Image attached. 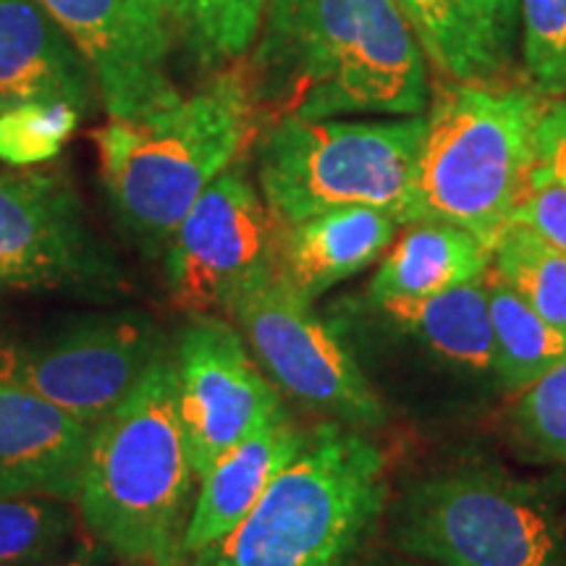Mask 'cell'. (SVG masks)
I'll return each mask as SVG.
<instances>
[{
    "mask_svg": "<svg viewBox=\"0 0 566 566\" xmlns=\"http://www.w3.org/2000/svg\"><path fill=\"white\" fill-rule=\"evenodd\" d=\"M244 74L265 124L428 108L424 55L394 0H268Z\"/></svg>",
    "mask_w": 566,
    "mask_h": 566,
    "instance_id": "cell-1",
    "label": "cell"
},
{
    "mask_svg": "<svg viewBox=\"0 0 566 566\" xmlns=\"http://www.w3.org/2000/svg\"><path fill=\"white\" fill-rule=\"evenodd\" d=\"M174 354L163 352L137 388L92 428L80 506L87 530L129 566H179L195 506Z\"/></svg>",
    "mask_w": 566,
    "mask_h": 566,
    "instance_id": "cell-2",
    "label": "cell"
},
{
    "mask_svg": "<svg viewBox=\"0 0 566 566\" xmlns=\"http://www.w3.org/2000/svg\"><path fill=\"white\" fill-rule=\"evenodd\" d=\"M258 108L244 69H223L195 95L137 118H111L95 137L105 192L139 250L158 254L250 142Z\"/></svg>",
    "mask_w": 566,
    "mask_h": 566,
    "instance_id": "cell-3",
    "label": "cell"
},
{
    "mask_svg": "<svg viewBox=\"0 0 566 566\" xmlns=\"http://www.w3.org/2000/svg\"><path fill=\"white\" fill-rule=\"evenodd\" d=\"M388 504L386 454L354 424L328 420L250 514L189 566H354Z\"/></svg>",
    "mask_w": 566,
    "mask_h": 566,
    "instance_id": "cell-4",
    "label": "cell"
},
{
    "mask_svg": "<svg viewBox=\"0 0 566 566\" xmlns=\"http://www.w3.org/2000/svg\"><path fill=\"white\" fill-rule=\"evenodd\" d=\"M541 108L527 90L454 82L438 92L417 158L412 223H454L493 250L530 189Z\"/></svg>",
    "mask_w": 566,
    "mask_h": 566,
    "instance_id": "cell-5",
    "label": "cell"
},
{
    "mask_svg": "<svg viewBox=\"0 0 566 566\" xmlns=\"http://www.w3.org/2000/svg\"><path fill=\"white\" fill-rule=\"evenodd\" d=\"M424 126L428 113L367 122L275 118L254 145L260 192L281 223L375 208L409 226Z\"/></svg>",
    "mask_w": 566,
    "mask_h": 566,
    "instance_id": "cell-6",
    "label": "cell"
},
{
    "mask_svg": "<svg viewBox=\"0 0 566 566\" xmlns=\"http://www.w3.org/2000/svg\"><path fill=\"white\" fill-rule=\"evenodd\" d=\"M391 530L405 554L438 566H566V512L554 495L483 467L417 483Z\"/></svg>",
    "mask_w": 566,
    "mask_h": 566,
    "instance_id": "cell-7",
    "label": "cell"
},
{
    "mask_svg": "<svg viewBox=\"0 0 566 566\" xmlns=\"http://www.w3.org/2000/svg\"><path fill=\"white\" fill-rule=\"evenodd\" d=\"M239 334L260 370L300 405L354 428H378L386 409L328 323L281 279L265 275L233 302Z\"/></svg>",
    "mask_w": 566,
    "mask_h": 566,
    "instance_id": "cell-8",
    "label": "cell"
},
{
    "mask_svg": "<svg viewBox=\"0 0 566 566\" xmlns=\"http://www.w3.org/2000/svg\"><path fill=\"white\" fill-rule=\"evenodd\" d=\"M279 218L244 166H229L192 205L166 247L171 300L192 317L229 315L275 271Z\"/></svg>",
    "mask_w": 566,
    "mask_h": 566,
    "instance_id": "cell-9",
    "label": "cell"
},
{
    "mask_svg": "<svg viewBox=\"0 0 566 566\" xmlns=\"http://www.w3.org/2000/svg\"><path fill=\"white\" fill-rule=\"evenodd\" d=\"M166 349L160 328L145 313L92 315L42 342L0 346V378L95 428Z\"/></svg>",
    "mask_w": 566,
    "mask_h": 566,
    "instance_id": "cell-10",
    "label": "cell"
},
{
    "mask_svg": "<svg viewBox=\"0 0 566 566\" xmlns=\"http://www.w3.org/2000/svg\"><path fill=\"white\" fill-rule=\"evenodd\" d=\"M124 268L59 174L0 171V289L105 296Z\"/></svg>",
    "mask_w": 566,
    "mask_h": 566,
    "instance_id": "cell-11",
    "label": "cell"
},
{
    "mask_svg": "<svg viewBox=\"0 0 566 566\" xmlns=\"http://www.w3.org/2000/svg\"><path fill=\"white\" fill-rule=\"evenodd\" d=\"M174 367L181 428L197 480L244 438L289 417L279 391L252 363L242 334L218 317H195L181 331Z\"/></svg>",
    "mask_w": 566,
    "mask_h": 566,
    "instance_id": "cell-12",
    "label": "cell"
},
{
    "mask_svg": "<svg viewBox=\"0 0 566 566\" xmlns=\"http://www.w3.org/2000/svg\"><path fill=\"white\" fill-rule=\"evenodd\" d=\"M87 61L111 118L181 101L168 74L174 34L158 0H40Z\"/></svg>",
    "mask_w": 566,
    "mask_h": 566,
    "instance_id": "cell-13",
    "label": "cell"
},
{
    "mask_svg": "<svg viewBox=\"0 0 566 566\" xmlns=\"http://www.w3.org/2000/svg\"><path fill=\"white\" fill-rule=\"evenodd\" d=\"M92 428L30 388L0 378V499H80Z\"/></svg>",
    "mask_w": 566,
    "mask_h": 566,
    "instance_id": "cell-14",
    "label": "cell"
},
{
    "mask_svg": "<svg viewBox=\"0 0 566 566\" xmlns=\"http://www.w3.org/2000/svg\"><path fill=\"white\" fill-rule=\"evenodd\" d=\"M87 61L40 0H0V113L24 103L92 105Z\"/></svg>",
    "mask_w": 566,
    "mask_h": 566,
    "instance_id": "cell-15",
    "label": "cell"
},
{
    "mask_svg": "<svg viewBox=\"0 0 566 566\" xmlns=\"http://www.w3.org/2000/svg\"><path fill=\"white\" fill-rule=\"evenodd\" d=\"M394 216L375 208H336L317 212L296 223L279 221L275 273L304 300L334 289L394 244Z\"/></svg>",
    "mask_w": 566,
    "mask_h": 566,
    "instance_id": "cell-16",
    "label": "cell"
},
{
    "mask_svg": "<svg viewBox=\"0 0 566 566\" xmlns=\"http://www.w3.org/2000/svg\"><path fill=\"white\" fill-rule=\"evenodd\" d=\"M304 441L307 433L286 417L226 451L200 478L184 537L187 558L229 535L263 499L279 472L294 462Z\"/></svg>",
    "mask_w": 566,
    "mask_h": 566,
    "instance_id": "cell-17",
    "label": "cell"
},
{
    "mask_svg": "<svg viewBox=\"0 0 566 566\" xmlns=\"http://www.w3.org/2000/svg\"><path fill=\"white\" fill-rule=\"evenodd\" d=\"M491 271V250L446 221L409 223L375 271L367 286V302L420 300L478 281Z\"/></svg>",
    "mask_w": 566,
    "mask_h": 566,
    "instance_id": "cell-18",
    "label": "cell"
},
{
    "mask_svg": "<svg viewBox=\"0 0 566 566\" xmlns=\"http://www.w3.org/2000/svg\"><path fill=\"white\" fill-rule=\"evenodd\" d=\"M388 325L412 336L438 359L470 373H495L488 275L420 300L370 304Z\"/></svg>",
    "mask_w": 566,
    "mask_h": 566,
    "instance_id": "cell-19",
    "label": "cell"
},
{
    "mask_svg": "<svg viewBox=\"0 0 566 566\" xmlns=\"http://www.w3.org/2000/svg\"><path fill=\"white\" fill-rule=\"evenodd\" d=\"M495 375L509 391H525L566 359V334L543 321L493 271H488Z\"/></svg>",
    "mask_w": 566,
    "mask_h": 566,
    "instance_id": "cell-20",
    "label": "cell"
},
{
    "mask_svg": "<svg viewBox=\"0 0 566 566\" xmlns=\"http://www.w3.org/2000/svg\"><path fill=\"white\" fill-rule=\"evenodd\" d=\"M415 38L451 82L483 84L506 66L485 34L467 17L462 0H394Z\"/></svg>",
    "mask_w": 566,
    "mask_h": 566,
    "instance_id": "cell-21",
    "label": "cell"
},
{
    "mask_svg": "<svg viewBox=\"0 0 566 566\" xmlns=\"http://www.w3.org/2000/svg\"><path fill=\"white\" fill-rule=\"evenodd\" d=\"M176 42L205 69L239 61L263 27L268 0H158Z\"/></svg>",
    "mask_w": 566,
    "mask_h": 566,
    "instance_id": "cell-22",
    "label": "cell"
},
{
    "mask_svg": "<svg viewBox=\"0 0 566 566\" xmlns=\"http://www.w3.org/2000/svg\"><path fill=\"white\" fill-rule=\"evenodd\" d=\"M82 512L53 495L0 499V566H45L82 541Z\"/></svg>",
    "mask_w": 566,
    "mask_h": 566,
    "instance_id": "cell-23",
    "label": "cell"
},
{
    "mask_svg": "<svg viewBox=\"0 0 566 566\" xmlns=\"http://www.w3.org/2000/svg\"><path fill=\"white\" fill-rule=\"evenodd\" d=\"M491 271L543 321L566 334V254L520 223H509L491 250Z\"/></svg>",
    "mask_w": 566,
    "mask_h": 566,
    "instance_id": "cell-24",
    "label": "cell"
},
{
    "mask_svg": "<svg viewBox=\"0 0 566 566\" xmlns=\"http://www.w3.org/2000/svg\"><path fill=\"white\" fill-rule=\"evenodd\" d=\"M82 113L69 103H24L0 113V160L38 166L55 158L80 126Z\"/></svg>",
    "mask_w": 566,
    "mask_h": 566,
    "instance_id": "cell-25",
    "label": "cell"
},
{
    "mask_svg": "<svg viewBox=\"0 0 566 566\" xmlns=\"http://www.w3.org/2000/svg\"><path fill=\"white\" fill-rule=\"evenodd\" d=\"M525 69L546 97H566V0H520Z\"/></svg>",
    "mask_w": 566,
    "mask_h": 566,
    "instance_id": "cell-26",
    "label": "cell"
},
{
    "mask_svg": "<svg viewBox=\"0 0 566 566\" xmlns=\"http://www.w3.org/2000/svg\"><path fill=\"white\" fill-rule=\"evenodd\" d=\"M514 424L537 454L566 462V359L525 388Z\"/></svg>",
    "mask_w": 566,
    "mask_h": 566,
    "instance_id": "cell-27",
    "label": "cell"
},
{
    "mask_svg": "<svg viewBox=\"0 0 566 566\" xmlns=\"http://www.w3.org/2000/svg\"><path fill=\"white\" fill-rule=\"evenodd\" d=\"M533 171L530 187L564 184L566 187V97H554L541 108L533 137Z\"/></svg>",
    "mask_w": 566,
    "mask_h": 566,
    "instance_id": "cell-28",
    "label": "cell"
},
{
    "mask_svg": "<svg viewBox=\"0 0 566 566\" xmlns=\"http://www.w3.org/2000/svg\"><path fill=\"white\" fill-rule=\"evenodd\" d=\"M512 223L525 226L566 254V187L564 184H537L530 187L516 205Z\"/></svg>",
    "mask_w": 566,
    "mask_h": 566,
    "instance_id": "cell-29",
    "label": "cell"
},
{
    "mask_svg": "<svg viewBox=\"0 0 566 566\" xmlns=\"http://www.w3.org/2000/svg\"><path fill=\"white\" fill-rule=\"evenodd\" d=\"M467 17L478 24V30L485 34L493 51L509 59V42L514 38L516 9L520 0H462Z\"/></svg>",
    "mask_w": 566,
    "mask_h": 566,
    "instance_id": "cell-30",
    "label": "cell"
},
{
    "mask_svg": "<svg viewBox=\"0 0 566 566\" xmlns=\"http://www.w3.org/2000/svg\"><path fill=\"white\" fill-rule=\"evenodd\" d=\"M111 551L103 548L97 541H90V537H82L74 548L69 551L66 556L55 558V562L45 566H113Z\"/></svg>",
    "mask_w": 566,
    "mask_h": 566,
    "instance_id": "cell-31",
    "label": "cell"
},
{
    "mask_svg": "<svg viewBox=\"0 0 566 566\" xmlns=\"http://www.w3.org/2000/svg\"><path fill=\"white\" fill-rule=\"evenodd\" d=\"M401 566H412V564H401Z\"/></svg>",
    "mask_w": 566,
    "mask_h": 566,
    "instance_id": "cell-32",
    "label": "cell"
},
{
    "mask_svg": "<svg viewBox=\"0 0 566 566\" xmlns=\"http://www.w3.org/2000/svg\"><path fill=\"white\" fill-rule=\"evenodd\" d=\"M179 566H187V564H179Z\"/></svg>",
    "mask_w": 566,
    "mask_h": 566,
    "instance_id": "cell-33",
    "label": "cell"
}]
</instances>
